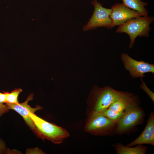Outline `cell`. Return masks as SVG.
Returning a JSON list of instances; mask_svg holds the SVG:
<instances>
[{
    "mask_svg": "<svg viewBox=\"0 0 154 154\" xmlns=\"http://www.w3.org/2000/svg\"><path fill=\"white\" fill-rule=\"evenodd\" d=\"M139 99L135 95L117 122L115 134L120 135L128 134L135 129L137 125L143 123L145 113L139 106Z\"/></svg>",
    "mask_w": 154,
    "mask_h": 154,
    "instance_id": "cell-1",
    "label": "cell"
},
{
    "mask_svg": "<svg viewBox=\"0 0 154 154\" xmlns=\"http://www.w3.org/2000/svg\"><path fill=\"white\" fill-rule=\"evenodd\" d=\"M129 93L116 90L109 86L101 88L95 86L90 94L88 106L91 110L101 112L108 108L113 102Z\"/></svg>",
    "mask_w": 154,
    "mask_h": 154,
    "instance_id": "cell-2",
    "label": "cell"
},
{
    "mask_svg": "<svg viewBox=\"0 0 154 154\" xmlns=\"http://www.w3.org/2000/svg\"><path fill=\"white\" fill-rule=\"evenodd\" d=\"M154 20L153 16H141L132 18L119 26L116 32L128 35L130 39L129 48H131L137 37H149L151 31L150 25Z\"/></svg>",
    "mask_w": 154,
    "mask_h": 154,
    "instance_id": "cell-3",
    "label": "cell"
},
{
    "mask_svg": "<svg viewBox=\"0 0 154 154\" xmlns=\"http://www.w3.org/2000/svg\"><path fill=\"white\" fill-rule=\"evenodd\" d=\"M117 124L101 113L90 109L84 130L95 135L112 137L115 134Z\"/></svg>",
    "mask_w": 154,
    "mask_h": 154,
    "instance_id": "cell-4",
    "label": "cell"
},
{
    "mask_svg": "<svg viewBox=\"0 0 154 154\" xmlns=\"http://www.w3.org/2000/svg\"><path fill=\"white\" fill-rule=\"evenodd\" d=\"M31 117L36 127L39 137L42 139H46L56 144L62 142L69 134L64 128L48 122L31 112Z\"/></svg>",
    "mask_w": 154,
    "mask_h": 154,
    "instance_id": "cell-5",
    "label": "cell"
},
{
    "mask_svg": "<svg viewBox=\"0 0 154 154\" xmlns=\"http://www.w3.org/2000/svg\"><path fill=\"white\" fill-rule=\"evenodd\" d=\"M91 3L94 7V10L87 24L83 27V31H86L103 27L112 29V21L110 17L111 9L103 7L97 0H93Z\"/></svg>",
    "mask_w": 154,
    "mask_h": 154,
    "instance_id": "cell-6",
    "label": "cell"
},
{
    "mask_svg": "<svg viewBox=\"0 0 154 154\" xmlns=\"http://www.w3.org/2000/svg\"><path fill=\"white\" fill-rule=\"evenodd\" d=\"M121 58L124 67L129 72L130 75L134 78L144 77L146 73H154V65L143 61H137L130 57L126 53L121 54Z\"/></svg>",
    "mask_w": 154,
    "mask_h": 154,
    "instance_id": "cell-7",
    "label": "cell"
},
{
    "mask_svg": "<svg viewBox=\"0 0 154 154\" xmlns=\"http://www.w3.org/2000/svg\"><path fill=\"white\" fill-rule=\"evenodd\" d=\"M33 94L31 93L28 96L26 101L22 103L16 104L6 103V104L9 110H13L21 115L29 127L37 135V129L29 114L30 112L34 114L36 111L42 109V108L37 105L35 108H33L28 104L29 102L33 99Z\"/></svg>",
    "mask_w": 154,
    "mask_h": 154,
    "instance_id": "cell-8",
    "label": "cell"
},
{
    "mask_svg": "<svg viewBox=\"0 0 154 154\" xmlns=\"http://www.w3.org/2000/svg\"><path fill=\"white\" fill-rule=\"evenodd\" d=\"M110 17L113 28L119 26L128 20L133 18L142 16L138 12L130 9L120 3H116L111 8Z\"/></svg>",
    "mask_w": 154,
    "mask_h": 154,
    "instance_id": "cell-9",
    "label": "cell"
},
{
    "mask_svg": "<svg viewBox=\"0 0 154 154\" xmlns=\"http://www.w3.org/2000/svg\"><path fill=\"white\" fill-rule=\"evenodd\" d=\"M147 144L154 145V114H150L143 130L134 140L126 146L131 147L140 144Z\"/></svg>",
    "mask_w": 154,
    "mask_h": 154,
    "instance_id": "cell-10",
    "label": "cell"
},
{
    "mask_svg": "<svg viewBox=\"0 0 154 154\" xmlns=\"http://www.w3.org/2000/svg\"><path fill=\"white\" fill-rule=\"evenodd\" d=\"M135 94L129 92L113 102L108 108L114 111L123 112L134 98Z\"/></svg>",
    "mask_w": 154,
    "mask_h": 154,
    "instance_id": "cell-11",
    "label": "cell"
},
{
    "mask_svg": "<svg viewBox=\"0 0 154 154\" xmlns=\"http://www.w3.org/2000/svg\"><path fill=\"white\" fill-rule=\"evenodd\" d=\"M117 154H145L147 147L143 144L137 145L135 147H131L123 145L121 143H117L114 146Z\"/></svg>",
    "mask_w": 154,
    "mask_h": 154,
    "instance_id": "cell-12",
    "label": "cell"
},
{
    "mask_svg": "<svg viewBox=\"0 0 154 154\" xmlns=\"http://www.w3.org/2000/svg\"><path fill=\"white\" fill-rule=\"evenodd\" d=\"M123 4L127 7L139 13L143 17L148 16V12L145 6L147 3L141 0H122Z\"/></svg>",
    "mask_w": 154,
    "mask_h": 154,
    "instance_id": "cell-13",
    "label": "cell"
},
{
    "mask_svg": "<svg viewBox=\"0 0 154 154\" xmlns=\"http://www.w3.org/2000/svg\"><path fill=\"white\" fill-rule=\"evenodd\" d=\"M100 113L109 119L117 123L124 114V112H115L108 108Z\"/></svg>",
    "mask_w": 154,
    "mask_h": 154,
    "instance_id": "cell-14",
    "label": "cell"
},
{
    "mask_svg": "<svg viewBox=\"0 0 154 154\" xmlns=\"http://www.w3.org/2000/svg\"><path fill=\"white\" fill-rule=\"evenodd\" d=\"M22 91L21 88L15 89L11 93L5 92L6 94V103L9 104L19 103L18 97L19 94Z\"/></svg>",
    "mask_w": 154,
    "mask_h": 154,
    "instance_id": "cell-15",
    "label": "cell"
},
{
    "mask_svg": "<svg viewBox=\"0 0 154 154\" xmlns=\"http://www.w3.org/2000/svg\"><path fill=\"white\" fill-rule=\"evenodd\" d=\"M142 84H140V88L143 90L149 96L152 101L154 102V94L147 86L144 82L140 78Z\"/></svg>",
    "mask_w": 154,
    "mask_h": 154,
    "instance_id": "cell-16",
    "label": "cell"
},
{
    "mask_svg": "<svg viewBox=\"0 0 154 154\" xmlns=\"http://www.w3.org/2000/svg\"><path fill=\"white\" fill-rule=\"evenodd\" d=\"M9 149L6 147L5 141L0 138V154H7Z\"/></svg>",
    "mask_w": 154,
    "mask_h": 154,
    "instance_id": "cell-17",
    "label": "cell"
},
{
    "mask_svg": "<svg viewBox=\"0 0 154 154\" xmlns=\"http://www.w3.org/2000/svg\"><path fill=\"white\" fill-rule=\"evenodd\" d=\"M27 154H44L43 152L40 149L38 148H30L27 149L26 151Z\"/></svg>",
    "mask_w": 154,
    "mask_h": 154,
    "instance_id": "cell-18",
    "label": "cell"
},
{
    "mask_svg": "<svg viewBox=\"0 0 154 154\" xmlns=\"http://www.w3.org/2000/svg\"><path fill=\"white\" fill-rule=\"evenodd\" d=\"M9 109L6 104H0V117L8 112Z\"/></svg>",
    "mask_w": 154,
    "mask_h": 154,
    "instance_id": "cell-19",
    "label": "cell"
},
{
    "mask_svg": "<svg viewBox=\"0 0 154 154\" xmlns=\"http://www.w3.org/2000/svg\"><path fill=\"white\" fill-rule=\"evenodd\" d=\"M6 103V94L4 92H0V104H3Z\"/></svg>",
    "mask_w": 154,
    "mask_h": 154,
    "instance_id": "cell-20",
    "label": "cell"
}]
</instances>
